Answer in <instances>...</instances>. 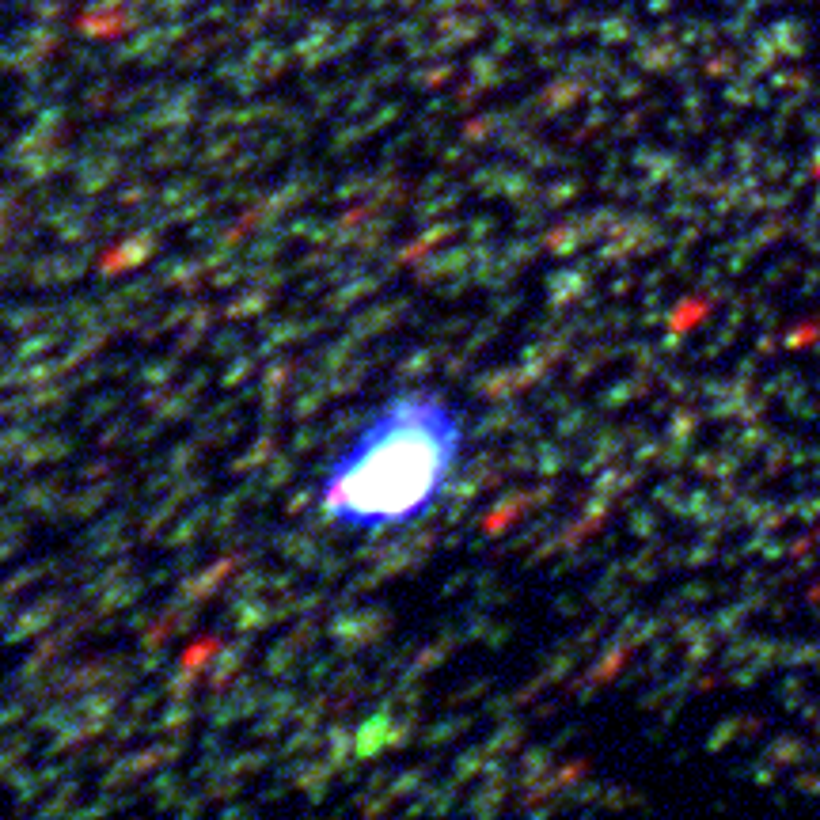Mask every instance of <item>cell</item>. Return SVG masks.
I'll list each match as a JSON object with an SVG mask.
<instances>
[{
	"label": "cell",
	"instance_id": "1",
	"mask_svg": "<svg viewBox=\"0 0 820 820\" xmlns=\"http://www.w3.org/2000/svg\"><path fill=\"white\" fill-rule=\"evenodd\" d=\"M460 456L464 422L445 395H392L327 464L319 509L342 532L407 528L445 498Z\"/></svg>",
	"mask_w": 820,
	"mask_h": 820
}]
</instances>
